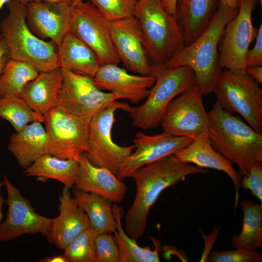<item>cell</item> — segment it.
<instances>
[{"label": "cell", "instance_id": "obj_17", "mask_svg": "<svg viewBox=\"0 0 262 262\" xmlns=\"http://www.w3.org/2000/svg\"><path fill=\"white\" fill-rule=\"evenodd\" d=\"M118 65L100 66L93 77L96 85L102 91L114 93L118 99L126 98L133 104L146 99L155 77L130 74Z\"/></svg>", "mask_w": 262, "mask_h": 262}, {"label": "cell", "instance_id": "obj_14", "mask_svg": "<svg viewBox=\"0 0 262 262\" xmlns=\"http://www.w3.org/2000/svg\"><path fill=\"white\" fill-rule=\"evenodd\" d=\"M4 186L7 191L5 203L8 207L5 219L0 226V242H7L24 234L40 233L46 235L52 218L37 212L30 202L3 175Z\"/></svg>", "mask_w": 262, "mask_h": 262}, {"label": "cell", "instance_id": "obj_16", "mask_svg": "<svg viewBox=\"0 0 262 262\" xmlns=\"http://www.w3.org/2000/svg\"><path fill=\"white\" fill-rule=\"evenodd\" d=\"M193 140L187 137L174 136L165 131L154 135L137 132L133 139L135 150L123 163L117 177L124 180L130 178L137 169L174 154Z\"/></svg>", "mask_w": 262, "mask_h": 262}, {"label": "cell", "instance_id": "obj_9", "mask_svg": "<svg viewBox=\"0 0 262 262\" xmlns=\"http://www.w3.org/2000/svg\"><path fill=\"white\" fill-rule=\"evenodd\" d=\"M257 3V0H240L236 15L226 24L218 45L221 69L246 73L247 52L258 32L252 20Z\"/></svg>", "mask_w": 262, "mask_h": 262}, {"label": "cell", "instance_id": "obj_15", "mask_svg": "<svg viewBox=\"0 0 262 262\" xmlns=\"http://www.w3.org/2000/svg\"><path fill=\"white\" fill-rule=\"evenodd\" d=\"M108 24L116 52L126 68L138 75H152L153 66L147 58L143 32L136 17L109 21Z\"/></svg>", "mask_w": 262, "mask_h": 262}, {"label": "cell", "instance_id": "obj_13", "mask_svg": "<svg viewBox=\"0 0 262 262\" xmlns=\"http://www.w3.org/2000/svg\"><path fill=\"white\" fill-rule=\"evenodd\" d=\"M196 84L179 95L167 106L161 125L164 131L193 140L208 133L210 120Z\"/></svg>", "mask_w": 262, "mask_h": 262}, {"label": "cell", "instance_id": "obj_46", "mask_svg": "<svg viewBox=\"0 0 262 262\" xmlns=\"http://www.w3.org/2000/svg\"><path fill=\"white\" fill-rule=\"evenodd\" d=\"M82 1V0H74L73 3L72 5L79 4Z\"/></svg>", "mask_w": 262, "mask_h": 262}, {"label": "cell", "instance_id": "obj_44", "mask_svg": "<svg viewBox=\"0 0 262 262\" xmlns=\"http://www.w3.org/2000/svg\"><path fill=\"white\" fill-rule=\"evenodd\" d=\"M3 186H4V182L2 180L0 181V226L3 221V213L2 208L5 200L1 192Z\"/></svg>", "mask_w": 262, "mask_h": 262}, {"label": "cell", "instance_id": "obj_21", "mask_svg": "<svg viewBox=\"0 0 262 262\" xmlns=\"http://www.w3.org/2000/svg\"><path fill=\"white\" fill-rule=\"evenodd\" d=\"M174 155L181 161L198 167L210 168L226 173L232 180L235 189V209L238 206L241 176L228 159L212 146L208 133L194 140Z\"/></svg>", "mask_w": 262, "mask_h": 262}, {"label": "cell", "instance_id": "obj_31", "mask_svg": "<svg viewBox=\"0 0 262 262\" xmlns=\"http://www.w3.org/2000/svg\"><path fill=\"white\" fill-rule=\"evenodd\" d=\"M0 117L8 121L16 131L34 122H44V116L33 110L20 97L0 98Z\"/></svg>", "mask_w": 262, "mask_h": 262}, {"label": "cell", "instance_id": "obj_34", "mask_svg": "<svg viewBox=\"0 0 262 262\" xmlns=\"http://www.w3.org/2000/svg\"><path fill=\"white\" fill-rule=\"evenodd\" d=\"M211 262H261L262 255L256 250L235 248L227 251H214L208 257Z\"/></svg>", "mask_w": 262, "mask_h": 262}, {"label": "cell", "instance_id": "obj_45", "mask_svg": "<svg viewBox=\"0 0 262 262\" xmlns=\"http://www.w3.org/2000/svg\"><path fill=\"white\" fill-rule=\"evenodd\" d=\"M10 0H0V9Z\"/></svg>", "mask_w": 262, "mask_h": 262}, {"label": "cell", "instance_id": "obj_4", "mask_svg": "<svg viewBox=\"0 0 262 262\" xmlns=\"http://www.w3.org/2000/svg\"><path fill=\"white\" fill-rule=\"evenodd\" d=\"M7 16L0 24V35L9 50L10 59L27 63L39 73L59 67L57 45L34 34L26 22V4L10 0L6 4Z\"/></svg>", "mask_w": 262, "mask_h": 262}, {"label": "cell", "instance_id": "obj_6", "mask_svg": "<svg viewBox=\"0 0 262 262\" xmlns=\"http://www.w3.org/2000/svg\"><path fill=\"white\" fill-rule=\"evenodd\" d=\"M134 16L141 26L152 65L164 64L185 46L175 16L164 9L163 0H138Z\"/></svg>", "mask_w": 262, "mask_h": 262}, {"label": "cell", "instance_id": "obj_22", "mask_svg": "<svg viewBox=\"0 0 262 262\" xmlns=\"http://www.w3.org/2000/svg\"><path fill=\"white\" fill-rule=\"evenodd\" d=\"M219 0H177L175 16L185 46L194 41L214 16Z\"/></svg>", "mask_w": 262, "mask_h": 262}, {"label": "cell", "instance_id": "obj_42", "mask_svg": "<svg viewBox=\"0 0 262 262\" xmlns=\"http://www.w3.org/2000/svg\"><path fill=\"white\" fill-rule=\"evenodd\" d=\"M219 4L231 9L239 8L240 0H219Z\"/></svg>", "mask_w": 262, "mask_h": 262}, {"label": "cell", "instance_id": "obj_26", "mask_svg": "<svg viewBox=\"0 0 262 262\" xmlns=\"http://www.w3.org/2000/svg\"><path fill=\"white\" fill-rule=\"evenodd\" d=\"M79 169L78 161L58 158L45 154L24 170L29 177H36V180L46 182L49 180H56L70 189L74 187Z\"/></svg>", "mask_w": 262, "mask_h": 262}, {"label": "cell", "instance_id": "obj_7", "mask_svg": "<svg viewBox=\"0 0 262 262\" xmlns=\"http://www.w3.org/2000/svg\"><path fill=\"white\" fill-rule=\"evenodd\" d=\"M213 93L226 111L237 113L258 133L262 134V90L246 73L222 69Z\"/></svg>", "mask_w": 262, "mask_h": 262}, {"label": "cell", "instance_id": "obj_35", "mask_svg": "<svg viewBox=\"0 0 262 262\" xmlns=\"http://www.w3.org/2000/svg\"><path fill=\"white\" fill-rule=\"evenodd\" d=\"M95 262H119V252L110 233L98 234L95 240Z\"/></svg>", "mask_w": 262, "mask_h": 262}, {"label": "cell", "instance_id": "obj_18", "mask_svg": "<svg viewBox=\"0 0 262 262\" xmlns=\"http://www.w3.org/2000/svg\"><path fill=\"white\" fill-rule=\"evenodd\" d=\"M26 22L39 38H49L57 48L68 32L70 5L33 1L26 4Z\"/></svg>", "mask_w": 262, "mask_h": 262}, {"label": "cell", "instance_id": "obj_38", "mask_svg": "<svg viewBox=\"0 0 262 262\" xmlns=\"http://www.w3.org/2000/svg\"><path fill=\"white\" fill-rule=\"evenodd\" d=\"M10 59L8 47L4 39L0 35V76Z\"/></svg>", "mask_w": 262, "mask_h": 262}, {"label": "cell", "instance_id": "obj_3", "mask_svg": "<svg viewBox=\"0 0 262 262\" xmlns=\"http://www.w3.org/2000/svg\"><path fill=\"white\" fill-rule=\"evenodd\" d=\"M238 9H229L219 3L214 16L204 31L163 65L190 67L195 74L196 84L202 94L213 93L222 70L219 66V42L226 24L236 15Z\"/></svg>", "mask_w": 262, "mask_h": 262}, {"label": "cell", "instance_id": "obj_30", "mask_svg": "<svg viewBox=\"0 0 262 262\" xmlns=\"http://www.w3.org/2000/svg\"><path fill=\"white\" fill-rule=\"evenodd\" d=\"M38 74L30 64L10 59L0 76V98L20 97L25 85Z\"/></svg>", "mask_w": 262, "mask_h": 262}, {"label": "cell", "instance_id": "obj_12", "mask_svg": "<svg viewBox=\"0 0 262 262\" xmlns=\"http://www.w3.org/2000/svg\"><path fill=\"white\" fill-rule=\"evenodd\" d=\"M48 154L78 161L86 152L89 122L55 106L45 115Z\"/></svg>", "mask_w": 262, "mask_h": 262}, {"label": "cell", "instance_id": "obj_20", "mask_svg": "<svg viewBox=\"0 0 262 262\" xmlns=\"http://www.w3.org/2000/svg\"><path fill=\"white\" fill-rule=\"evenodd\" d=\"M79 173L74 188L97 194L112 203L120 204L127 188L123 180L106 168L93 165L86 152L78 160Z\"/></svg>", "mask_w": 262, "mask_h": 262}, {"label": "cell", "instance_id": "obj_33", "mask_svg": "<svg viewBox=\"0 0 262 262\" xmlns=\"http://www.w3.org/2000/svg\"><path fill=\"white\" fill-rule=\"evenodd\" d=\"M108 21L134 16L138 0H89Z\"/></svg>", "mask_w": 262, "mask_h": 262}, {"label": "cell", "instance_id": "obj_28", "mask_svg": "<svg viewBox=\"0 0 262 262\" xmlns=\"http://www.w3.org/2000/svg\"><path fill=\"white\" fill-rule=\"evenodd\" d=\"M113 212L115 221L114 239L118 248L119 262H159L160 245L155 238L153 242L155 249L149 247H142L137 244V241L130 237L123 229L121 219L124 215L122 208L118 204L113 203Z\"/></svg>", "mask_w": 262, "mask_h": 262}, {"label": "cell", "instance_id": "obj_39", "mask_svg": "<svg viewBox=\"0 0 262 262\" xmlns=\"http://www.w3.org/2000/svg\"><path fill=\"white\" fill-rule=\"evenodd\" d=\"M246 72L259 83H262V66L247 67Z\"/></svg>", "mask_w": 262, "mask_h": 262}, {"label": "cell", "instance_id": "obj_47", "mask_svg": "<svg viewBox=\"0 0 262 262\" xmlns=\"http://www.w3.org/2000/svg\"><path fill=\"white\" fill-rule=\"evenodd\" d=\"M258 0L260 2L261 5L262 6V0Z\"/></svg>", "mask_w": 262, "mask_h": 262}, {"label": "cell", "instance_id": "obj_36", "mask_svg": "<svg viewBox=\"0 0 262 262\" xmlns=\"http://www.w3.org/2000/svg\"><path fill=\"white\" fill-rule=\"evenodd\" d=\"M240 176V188L246 193L249 190L262 203V163L253 166L248 175Z\"/></svg>", "mask_w": 262, "mask_h": 262}, {"label": "cell", "instance_id": "obj_11", "mask_svg": "<svg viewBox=\"0 0 262 262\" xmlns=\"http://www.w3.org/2000/svg\"><path fill=\"white\" fill-rule=\"evenodd\" d=\"M61 70L63 81L55 106L66 113L90 122L98 111L118 99L114 93L99 89L93 77Z\"/></svg>", "mask_w": 262, "mask_h": 262}, {"label": "cell", "instance_id": "obj_19", "mask_svg": "<svg viewBox=\"0 0 262 262\" xmlns=\"http://www.w3.org/2000/svg\"><path fill=\"white\" fill-rule=\"evenodd\" d=\"M70 190L64 186L58 197L59 214L52 218L50 228L46 235L49 243L62 250L78 234L90 228L87 215Z\"/></svg>", "mask_w": 262, "mask_h": 262}, {"label": "cell", "instance_id": "obj_37", "mask_svg": "<svg viewBox=\"0 0 262 262\" xmlns=\"http://www.w3.org/2000/svg\"><path fill=\"white\" fill-rule=\"evenodd\" d=\"M246 68L262 66V22H261L253 48L248 50L246 61Z\"/></svg>", "mask_w": 262, "mask_h": 262}, {"label": "cell", "instance_id": "obj_32", "mask_svg": "<svg viewBox=\"0 0 262 262\" xmlns=\"http://www.w3.org/2000/svg\"><path fill=\"white\" fill-rule=\"evenodd\" d=\"M98 233L85 229L74 238L63 249L68 262H95V240Z\"/></svg>", "mask_w": 262, "mask_h": 262}, {"label": "cell", "instance_id": "obj_29", "mask_svg": "<svg viewBox=\"0 0 262 262\" xmlns=\"http://www.w3.org/2000/svg\"><path fill=\"white\" fill-rule=\"evenodd\" d=\"M240 205L243 212L242 229L231 237V246L257 250L262 246V203L243 199Z\"/></svg>", "mask_w": 262, "mask_h": 262}, {"label": "cell", "instance_id": "obj_23", "mask_svg": "<svg viewBox=\"0 0 262 262\" xmlns=\"http://www.w3.org/2000/svg\"><path fill=\"white\" fill-rule=\"evenodd\" d=\"M62 81L60 67L39 73L25 85L20 97L33 110L44 116L55 106Z\"/></svg>", "mask_w": 262, "mask_h": 262}, {"label": "cell", "instance_id": "obj_5", "mask_svg": "<svg viewBox=\"0 0 262 262\" xmlns=\"http://www.w3.org/2000/svg\"><path fill=\"white\" fill-rule=\"evenodd\" d=\"M152 66L155 81L145 101L137 107H131L127 103L121 109L129 114L133 126L144 130L160 125L171 101L196 84L194 72L188 66Z\"/></svg>", "mask_w": 262, "mask_h": 262}, {"label": "cell", "instance_id": "obj_2", "mask_svg": "<svg viewBox=\"0 0 262 262\" xmlns=\"http://www.w3.org/2000/svg\"><path fill=\"white\" fill-rule=\"evenodd\" d=\"M208 114V137L212 146L238 166L240 175H248L253 166L262 163V134L217 101Z\"/></svg>", "mask_w": 262, "mask_h": 262}, {"label": "cell", "instance_id": "obj_8", "mask_svg": "<svg viewBox=\"0 0 262 262\" xmlns=\"http://www.w3.org/2000/svg\"><path fill=\"white\" fill-rule=\"evenodd\" d=\"M127 103L114 101L98 111L89 124L86 154L95 166L107 169L116 176L123 163L132 152L134 145L121 146L113 140L115 112Z\"/></svg>", "mask_w": 262, "mask_h": 262}, {"label": "cell", "instance_id": "obj_41", "mask_svg": "<svg viewBox=\"0 0 262 262\" xmlns=\"http://www.w3.org/2000/svg\"><path fill=\"white\" fill-rule=\"evenodd\" d=\"M177 0H163L164 9L170 14L175 16Z\"/></svg>", "mask_w": 262, "mask_h": 262}, {"label": "cell", "instance_id": "obj_24", "mask_svg": "<svg viewBox=\"0 0 262 262\" xmlns=\"http://www.w3.org/2000/svg\"><path fill=\"white\" fill-rule=\"evenodd\" d=\"M8 150L24 169L41 156L48 154L45 128L40 122L27 125L12 134Z\"/></svg>", "mask_w": 262, "mask_h": 262}, {"label": "cell", "instance_id": "obj_40", "mask_svg": "<svg viewBox=\"0 0 262 262\" xmlns=\"http://www.w3.org/2000/svg\"><path fill=\"white\" fill-rule=\"evenodd\" d=\"M24 3L33 1H44L54 4H67L72 5L74 0H16Z\"/></svg>", "mask_w": 262, "mask_h": 262}, {"label": "cell", "instance_id": "obj_25", "mask_svg": "<svg viewBox=\"0 0 262 262\" xmlns=\"http://www.w3.org/2000/svg\"><path fill=\"white\" fill-rule=\"evenodd\" d=\"M59 67L94 77L100 66L93 50L68 31L58 47Z\"/></svg>", "mask_w": 262, "mask_h": 262}, {"label": "cell", "instance_id": "obj_10", "mask_svg": "<svg viewBox=\"0 0 262 262\" xmlns=\"http://www.w3.org/2000/svg\"><path fill=\"white\" fill-rule=\"evenodd\" d=\"M108 22L90 1H82L70 7L69 31L93 50L100 66L120 63L112 41Z\"/></svg>", "mask_w": 262, "mask_h": 262}, {"label": "cell", "instance_id": "obj_27", "mask_svg": "<svg viewBox=\"0 0 262 262\" xmlns=\"http://www.w3.org/2000/svg\"><path fill=\"white\" fill-rule=\"evenodd\" d=\"M71 193L87 215L90 228L98 234L115 232V221L111 202L97 194L74 188Z\"/></svg>", "mask_w": 262, "mask_h": 262}, {"label": "cell", "instance_id": "obj_43", "mask_svg": "<svg viewBox=\"0 0 262 262\" xmlns=\"http://www.w3.org/2000/svg\"><path fill=\"white\" fill-rule=\"evenodd\" d=\"M40 261L42 262H68L63 254L46 257L40 260Z\"/></svg>", "mask_w": 262, "mask_h": 262}, {"label": "cell", "instance_id": "obj_1", "mask_svg": "<svg viewBox=\"0 0 262 262\" xmlns=\"http://www.w3.org/2000/svg\"><path fill=\"white\" fill-rule=\"evenodd\" d=\"M210 172L184 162L174 154L135 170L130 176L135 183L136 193L133 202L125 215V230L127 234L136 241L143 236L149 212L165 189L184 180L188 176Z\"/></svg>", "mask_w": 262, "mask_h": 262}]
</instances>
